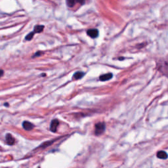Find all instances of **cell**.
<instances>
[{
    "instance_id": "1",
    "label": "cell",
    "mask_w": 168,
    "mask_h": 168,
    "mask_svg": "<svg viewBox=\"0 0 168 168\" xmlns=\"http://www.w3.org/2000/svg\"><path fill=\"white\" fill-rule=\"evenodd\" d=\"M95 134L96 135H101L105 132L106 129L105 124L103 122H99L95 125Z\"/></svg>"
},
{
    "instance_id": "2",
    "label": "cell",
    "mask_w": 168,
    "mask_h": 168,
    "mask_svg": "<svg viewBox=\"0 0 168 168\" xmlns=\"http://www.w3.org/2000/svg\"><path fill=\"white\" fill-rule=\"evenodd\" d=\"M87 34L89 37L92 38H96L99 36V30L97 29L93 28V29H89L87 31Z\"/></svg>"
},
{
    "instance_id": "3",
    "label": "cell",
    "mask_w": 168,
    "mask_h": 168,
    "mask_svg": "<svg viewBox=\"0 0 168 168\" xmlns=\"http://www.w3.org/2000/svg\"><path fill=\"white\" fill-rule=\"evenodd\" d=\"M59 122L58 120H53L52 122H51L50 124V130L52 131V132H56L57 130V127L59 126Z\"/></svg>"
},
{
    "instance_id": "4",
    "label": "cell",
    "mask_w": 168,
    "mask_h": 168,
    "mask_svg": "<svg viewBox=\"0 0 168 168\" xmlns=\"http://www.w3.org/2000/svg\"><path fill=\"white\" fill-rule=\"evenodd\" d=\"M5 139L6 142H7V144H9V145H13L14 142H15V140H14V137H13V135H11L10 133H7V135H6Z\"/></svg>"
},
{
    "instance_id": "5",
    "label": "cell",
    "mask_w": 168,
    "mask_h": 168,
    "mask_svg": "<svg viewBox=\"0 0 168 168\" xmlns=\"http://www.w3.org/2000/svg\"><path fill=\"white\" fill-rule=\"evenodd\" d=\"M22 127L26 131H30L34 128V125L28 121H24L22 123Z\"/></svg>"
},
{
    "instance_id": "6",
    "label": "cell",
    "mask_w": 168,
    "mask_h": 168,
    "mask_svg": "<svg viewBox=\"0 0 168 168\" xmlns=\"http://www.w3.org/2000/svg\"><path fill=\"white\" fill-rule=\"evenodd\" d=\"M113 77V74L112 73L109 74H104V75H101L99 77V80L102 81V82H105V81H108L111 79V78Z\"/></svg>"
},
{
    "instance_id": "7",
    "label": "cell",
    "mask_w": 168,
    "mask_h": 168,
    "mask_svg": "<svg viewBox=\"0 0 168 168\" xmlns=\"http://www.w3.org/2000/svg\"><path fill=\"white\" fill-rule=\"evenodd\" d=\"M157 157L159 159H165L168 158V154L166 152H165V151L161 150L159 151V152L157 153Z\"/></svg>"
},
{
    "instance_id": "8",
    "label": "cell",
    "mask_w": 168,
    "mask_h": 168,
    "mask_svg": "<svg viewBox=\"0 0 168 168\" xmlns=\"http://www.w3.org/2000/svg\"><path fill=\"white\" fill-rule=\"evenodd\" d=\"M84 76H85V73H84V72H80H80H76V73L74 74L73 79L76 80H80L82 78L84 77Z\"/></svg>"
},
{
    "instance_id": "9",
    "label": "cell",
    "mask_w": 168,
    "mask_h": 168,
    "mask_svg": "<svg viewBox=\"0 0 168 168\" xmlns=\"http://www.w3.org/2000/svg\"><path fill=\"white\" fill-rule=\"evenodd\" d=\"M44 29L43 25H36L34 28V33H41L43 32Z\"/></svg>"
},
{
    "instance_id": "10",
    "label": "cell",
    "mask_w": 168,
    "mask_h": 168,
    "mask_svg": "<svg viewBox=\"0 0 168 168\" xmlns=\"http://www.w3.org/2000/svg\"><path fill=\"white\" fill-rule=\"evenodd\" d=\"M34 34H35V33L34 32H32L29 33L26 36V38H26V40H28V41H30V40H31L32 39L34 36Z\"/></svg>"
},
{
    "instance_id": "11",
    "label": "cell",
    "mask_w": 168,
    "mask_h": 168,
    "mask_svg": "<svg viewBox=\"0 0 168 168\" xmlns=\"http://www.w3.org/2000/svg\"><path fill=\"white\" fill-rule=\"evenodd\" d=\"M76 3V1H67V5L69 6V7H74V5H75V3Z\"/></svg>"
},
{
    "instance_id": "12",
    "label": "cell",
    "mask_w": 168,
    "mask_h": 168,
    "mask_svg": "<svg viewBox=\"0 0 168 168\" xmlns=\"http://www.w3.org/2000/svg\"><path fill=\"white\" fill-rule=\"evenodd\" d=\"M53 142H54V141L45 142V143H43V144H42V145L40 146V147H41V146H43V148H45L46 146H49V145H50V144H51Z\"/></svg>"
},
{
    "instance_id": "13",
    "label": "cell",
    "mask_w": 168,
    "mask_h": 168,
    "mask_svg": "<svg viewBox=\"0 0 168 168\" xmlns=\"http://www.w3.org/2000/svg\"><path fill=\"white\" fill-rule=\"evenodd\" d=\"M42 54H43V53H42V52H40V51H39V52H37V53H36V54H35L34 55L33 57H36V56L38 57V56H40V55H42Z\"/></svg>"
},
{
    "instance_id": "14",
    "label": "cell",
    "mask_w": 168,
    "mask_h": 168,
    "mask_svg": "<svg viewBox=\"0 0 168 168\" xmlns=\"http://www.w3.org/2000/svg\"><path fill=\"white\" fill-rule=\"evenodd\" d=\"M4 74V71L3 70H0V78H1Z\"/></svg>"
},
{
    "instance_id": "15",
    "label": "cell",
    "mask_w": 168,
    "mask_h": 168,
    "mask_svg": "<svg viewBox=\"0 0 168 168\" xmlns=\"http://www.w3.org/2000/svg\"><path fill=\"white\" fill-rule=\"evenodd\" d=\"M4 105L6 106H8V104H5H5H4Z\"/></svg>"
}]
</instances>
